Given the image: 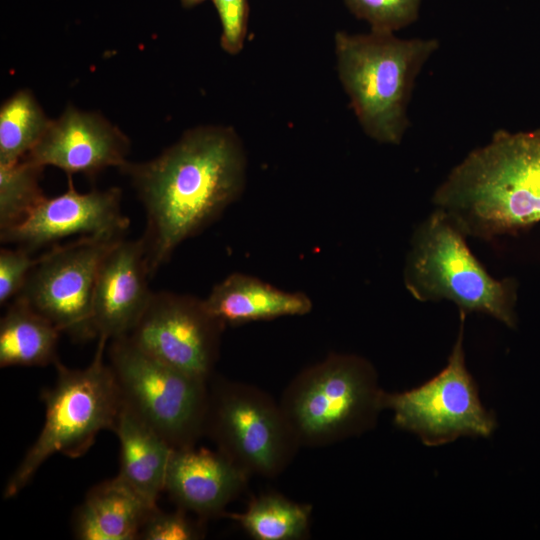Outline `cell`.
Listing matches in <instances>:
<instances>
[{
  "label": "cell",
  "instance_id": "6da1fadb",
  "mask_svg": "<svg viewBox=\"0 0 540 540\" xmlns=\"http://www.w3.org/2000/svg\"><path fill=\"white\" fill-rule=\"evenodd\" d=\"M247 159L241 139L229 126L186 131L157 157L127 162L128 175L146 213L141 237L153 277L177 247L197 235L244 190Z\"/></svg>",
  "mask_w": 540,
  "mask_h": 540
},
{
  "label": "cell",
  "instance_id": "7a4b0ae2",
  "mask_svg": "<svg viewBox=\"0 0 540 540\" xmlns=\"http://www.w3.org/2000/svg\"><path fill=\"white\" fill-rule=\"evenodd\" d=\"M466 236L489 240L540 222V130L496 131L433 195Z\"/></svg>",
  "mask_w": 540,
  "mask_h": 540
},
{
  "label": "cell",
  "instance_id": "3957f363",
  "mask_svg": "<svg viewBox=\"0 0 540 540\" xmlns=\"http://www.w3.org/2000/svg\"><path fill=\"white\" fill-rule=\"evenodd\" d=\"M334 44L340 81L364 132L379 143L399 144L409 125L415 80L438 41L371 30L339 31Z\"/></svg>",
  "mask_w": 540,
  "mask_h": 540
},
{
  "label": "cell",
  "instance_id": "277c9868",
  "mask_svg": "<svg viewBox=\"0 0 540 540\" xmlns=\"http://www.w3.org/2000/svg\"><path fill=\"white\" fill-rule=\"evenodd\" d=\"M92 362L83 369H72L58 359L54 363V385L41 393L45 421L36 441L9 478L3 496L17 495L52 455L70 458L84 455L103 430L114 429L122 396L110 364L104 361L108 340L98 338Z\"/></svg>",
  "mask_w": 540,
  "mask_h": 540
},
{
  "label": "cell",
  "instance_id": "5b68a950",
  "mask_svg": "<svg viewBox=\"0 0 540 540\" xmlns=\"http://www.w3.org/2000/svg\"><path fill=\"white\" fill-rule=\"evenodd\" d=\"M383 393L369 361L330 354L296 375L279 404L299 446L320 447L371 429Z\"/></svg>",
  "mask_w": 540,
  "mask_h": 540
},
{
  "label": "cell",
  "instance_id": "8992f818",
  "mask_svg": "<svg viewBox=\"0 0 540 540\" xmlns=\"http://www.w3.org/2000/svg\"><path fill=\"white\" fill-rule=\"evenodd\" d=\"M466 237L447 214L435 209L412 237L404 268L406 289L418 301L446 299L460 313H484L514 327V281L492 277Z\"/></svg>",
  "mask_w": 540,
  "mask_h": 540
},
{
  "label": "cell",
  "instance_id": "52a82bcc",
  "mask_svg": "<svg viewBox=\"0 0 540 540\" xmlns=\"http://www.w3.org/2000/svg\"><path fill=\"white\" fill-rule=\"evenodd\" d=\"M108 356L123 403L172 448L195 446L204 434L208 381L155 359L127 336L110 340Z\"/></svg>",
  "mask_w": 540,
  "mask_h": 540
},
{
  "label": "cell",
  "instance_id": "ba28073f",
  "mask_svg": "<svg viewBox=\"0 0 540 540\" xmlns=\"http://www.w3.org/2000/svg\"><path fill=\"white\" fill-rule=\"evenodd\" d=\"M205 433L249 475H278L300 447L279 403L254 386L226 380L209 386Z\"/></svg>",
  "mask_w": 540,
  "mask_h": 540
},
{
  "label": "cell",
  "instance_id": "9c48e42d",
  "mask_svg": "<svg viewBox=\"0 0 540 540\" xmlns=\"http://www.w3.org/2000/svg\"><path fill=\"white\" fill-rule=\"evenodd\" d=\"M465 314L447 365L435 377L414 389L383 393V409L393 412L394 424L416 434L428 446H438L461 436L489 437L496 428L495 415L481 403L477 386L467 370L463 348Z\"/></svg>",
  "mask_w": 540,
  "mask_h": 540
},
{
  "label": "cell",
  "instance_id": "30bf717a",
  "mask_svg": "<svg viewBox=\"0 0 540 540\" xmlns=\"http://www.w3.org/2000/svg\"><path fill=\"white\" fill-rule=\"evenodd\" d=\"M122 238L83 236L52 247L37 258L16 297L73 340L97 337L92 320L96 277L104 257Z\"/></svg>",
  "mask_w": 540,
  "mask_h": 540
},
{
  "label": "cell",
  "instance_id": "8fae6325",
  "mask_svg": "<svg viewBox=\"0 0 540 540\" xmlns=\"http://www.w3.org/2000/svg\"><path fill=\"white\" fill-rule=\"evenodd\" d=\"M224 327L209 313L202 299L159 291L152 293L143 315L127 337L155 359L209 381Z\"/></svg>",
  "mask_w": 540,
  "mask_h": 540
},
{
  "label": "cell",
  "instance_id": "7c38bea8",
  "mask_svg": "<svg viewBox=\"0 0 540 540\" xmlns=\"http://www.w3.org/2000/svg\"><path fill=\"white\" fill-rule=\"evenodd\" d=\"M69 178L64 193L45 197L22 222L1 231V242L33 251L74 235L124 237L130 220L121 209V190L111 187L80 193Z\"/></svg>",
  "mask_w": 540,
  "mask_h": 540
},
{
  "label": "cell",
  "instance_id": "4fadbf2b",
  "mask_svg": "<svg viewBox=\"0 0 540 540\" xmlns=\"http://www.w3.org/2000/svg\"><path fill=\"white\" fill-rule=\"evenodd\" d=\"M130 141L99 113L68 106L51 120L47 130L24 159L41 167L54 166L71 176H94L108 167L121 169L127 162Z\"/></svg>",
  "mask_w": 540,
  "mask_h": 540
},
{
  "label": "cell",
  "instance_id": "5bb4252c",
  "mask_svg": "<svg viewBox=\"0 0 540 540\" xmlns=\"http://www.w3.org/2000/svg\"><path fill=\"white\" fill-rule=\"evenodd\" d=\"M144 242L119 240L104 257L96 277L92 320L97 337L127 336L143 315L152 291Z\"/></svg>",
  "mask_w": 540,
  "mask_h": 540
},
{
  "label": "cell",
  "instance_id": "9a60e30c",
  "mask_svg": "<svg viewBox=\"0 0 540 540\" xmlns=\"http://www.w3.org/2000/svg\"><path fill=\"white\" fill-rule=\"evenodd\" d=\"M248 475L218 450L178 448L169 459L164 491L179 509L212 517L241 493Z\"/></svg>",
  "mask_w": 540,
  "mask_h": 540
},
{
  "label": "cell",
  "instance_id": "2e32d148",
  "mask_svg": "<svg viewBox=\"0 0 540 540\" xmlns=\"http://www.w3.org/2000/svg\"><path fill=\"white\" fill-rule=\"evenodd\" d=\"M209 313L226 325L302 316L312 309L302 292H288L254 276L232 273L203 299Z\"/></svg>",
  "mask_w": 540,
  "mask_h": 540
},
{
  "label": "cell",
  "instance_id": "e0dca14e",
  "mask_svg": "<svg viewBox=\"0 0 540 540\" xmlns=\"http://www.w3.org/2000/svg\"><path fill=\"white\" fill-rule=\"evenodd\" d=\"M118 476L92 487L77 508L74 536L80 540H135L153 509Z\"/></svg>",
  "mask_w": 540,
  "mask_h": 540
},
{
  "label": "cell",
  "instance_id": "ac0fdd59",
  "mask_svg": "<svg viewBox=\"0 0 540 540\" xmlns=\"http://www.w3.org/2000/svg\"><path fill=\"white\" fill-rule=\"evenodd\" d=\"M113 431L120 443L117 476L156 506L160 493L164 491L167 467L174 448L124 403Z\"/></svg>",
  "mask_w": 540,
  "mask_h": 540
},
{
  "label": "cell",
  "instance_id": "d6986e66",
  "mask_svg": "<svg viewBox=\"0 0 540 540\" xmlns=\"http://www.w3.org/2000/svg\"><path fill=\"white\" fill-rule=\"evenodd\" d=\"M61 333L24 300L14 298L0 321V367L54 364Z\"/></svg>",
  "mask_w": 540,
  "mask_h": 540
},
{
  "label": "cell",
  "instance_id": "ffe728a7",
  "mask_svg": "<svg viewBox=\"0 0 540 540\" xmlns=\"http://www.w3.org/2000/svg\"><path fill=\"white\" fill-rule=\"evenodd\" d=\"M311 507L279 494L260 495L241 513L227 514L256 540H298L307 535Z\"/></svg>",
  "mask_w": 540,
  "mask_h": 540
},
{
  "label": "cell",
  "instance_id": "44dd1931",
  "mask_svg": "<svg viewBox=\"0 0 540 540\" xmlns=\"http://www.w3.org/2000/svg\"><path fill=\"white\" fill-rule=\"evenodd\" d=\"M51 119L29 90H20L0 109V165L25 157L39 142Z\"/></svg>",
  "mask_w": 540,
  "mask_h": 540
},
{
  "label": "cell",
  "instance_id": "7402d4cb",
  "mask_svg": "<svg viewBox=\"0 0 540 540\" xmlns=\"http://www.w3.org/2000/svg\"><path fill=\"white\" fill-rule=\"evenodd\" d=\"M43 169L24 158L0 165V232L22 222L46 197L39 185Z\"/></svg>",
  "mask_w": 540,
  "mask_h": 540
},
{
  "label": "cell",
  "instance_id": "603a6c76",
  "mask_svg": "<svg viewBox=\"0 0 540 540\" xmlns=\"http://www.w3.org/2000/svg\"><path fill=\"white\" fill-rule=\"evenodd\" d=\"M350 11L367 21L371 30L391 32L413 23L421 0H344Z\"/></svg>",
  "mask_w": 540,
  "mask_h": 540
},
{
  "label": "cell",
  "instance_id": "cb8c5ba5",
  "mask_svg": "<svg viewBox=\"0 0 540 540\" xmlns=\"http://www.w3.org/2000/svg\"><path fill=\"white\" fill-rule=\"evenodd\" d=\"M186 511L176 512L153 509L146 518L139 534L143 540H195L202 537L201 528L191 521Z\"/></svg>",
  "mask_w": 540,
  "mask_h": 540
},
{
  "label": "cell",
  "instance_id": "d4e9b609",
  "mask_svg": "<svg viewBox=\"0 0 540 540\" xmlns=\"http://www.w3.org/2000/svg\"><path fill=\"white\" fill-rule=\"evenodd\" d=\"M30 251L17 247L0 250V304L5 305L22 290L37 258Z\"/></svg>",
  "mask_w": 540,
  "mask_h": 540
},
{
  "label": "cell",
  "instance_id": "484cf974",
  "mask_svg": "<svg viewBox=\"0 0 540 540\" xmlns=\"http://www.w3.org/2000/svg\"><path fill=\"white\" fill-rule=\"evenodd\" d=\"M213 1L222 25L221 47L229 54H238L243 48L247 33V0Z\"/></svg>",
  "mask_w": 540,
  "mask_h": 540
},
{
  "label": "cell",
  "instance_id": "4316f807",
  "mask_svg": "<svg viewBox=\"0 0 540 540\" xmlns=\"http://www.w3.org/2000/svg\"><path fill=\"white\" fill-rule=\"evenodd\" d=\"M205 0H181V3L185 7H192L195 6Z\"/></svg>",
  "mask_w": 540,
  "mask_h": 540
}]
</instances>
